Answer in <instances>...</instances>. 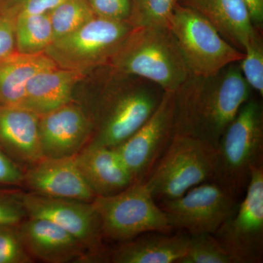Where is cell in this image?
<instances>
[{"mask_svg":"<svg viewBox=\"0 0 263 263\" xmlns=\"http://www.w3.org/2000/svg\"><path fill=\"white\" fill-rule=\"evenodd\" d=\"M252 89L239 62L216 75L189 76L175 91V133L200 138L216 148L223 133L251 98Z\"/></svg>","mask_w":263,"mask_h":263,"instance_id":"obj_1","label":"cell"},{"mask_svg":"<svg viewBox=\"0 0 263 263\" xmlns=\"http://www.w3.org/2000/svg\"><path fill=\"white\" fill-rule=\"evenodd\" d=\"M103 90L90 143L114 148L127 140L149 119L163 98L158 85L105 66Z\"/></svg>","mask_w":263,"mask_h":263,"instance_id":"obj_2","label":"cell"},{"mask_svg":"<svg viewBox=\"0 0 263 263\" xmlns=\"http://www.w3.org/2000/svg\"><path fill=\"white\" fill-rule=\"evenodd\" d=\"M108 65L152 81L164 91H176L190 76L169 27L133 28Z\"/></svg>","mask_w":263,"mask_h":263,"instance_id":"obj_3","label":"cell"},{"mask_svg":"<svg viewBox=\"0 0 263 263\" xmlns=\"http://www.w3.org/2000/svg\"><path fill=\"white\" fill-rule=\"evenodd\" d=\"M262 164V104L250 98L219 139L213 181L237 201L247 190L252 167Z\"/></svg>","mask_w":263,"mask_h":263,"instance_id":"obj_4","label":"cell"},{"mask_svg":"<svg viewBox=\"0 0 263 263\" xmlns=\"http://www.w3.org/2000/svg\"><path fill=\"white\" fill-rule=\"evenodd\" d=\"M216 148L200 138L175 135L167 149L144 180L155 199L172 200L213 180Z\"/></svg>","mask_w":263,"mask_h":263,"instance_id":"obj_5","label":"cell"},{"mask_svg":"<svg viewBox=\"0 0 263 263\" xmlns=\"http://www.w3.org/2000/svg\"><path fill=\"white\" fill-rule=\"evenodd\" d=\"M91 204L100 218L103 238L127 241L143 233H170L173 229L144 180L115 195L95 197Z\"/></svg>","mask_w":263,"mask_h":263,"instance_id":"obj_6","label":"cell"},{"mask_svg":"<svg viewBox=\"0 0 263 263\" xmlns=\"http://www.w3.org/2000/svg\"><path fill=\"white\" fill-rule=\"evenodd\" d=\"M133 28L128 22L95 16L74 32L53 41L43 53L57 67L83 73L108 65Z\"/></svg>","mask_w":263,"mask_h":263,"instance_id":"obj_7","label":"cell"},{"mask_svg":"<svg viewBox=\"0 0 263 263\" xmlns=\"http://www.w3.org/2000/svg\"><path fill=\"white\" fill-rule=\"evenodd\" d=\"M169 28L190 75H216L245 57V52L227 42L206 19L179 3L175 8Z\"/></svg>","mask_w":263,"mask_h":263,"instance_id":"obj_8","label":"cell"},{"mask_svg":"<svg viewBox=\"0 0 263 263\" xmlns=\"http://www.w3.org/2000/svg\"><path fill=\"white\" fill-rule=\"evenodd\" d=\"M214 235L232 263L263 262V164L252 167L243 200Z\"/></svg>","mask_w":263,"mask_h":263,"instance_id":"obj_9","label":"cell"},{"mask_svg":"<svg viewBox=\"0 0 263 263\" xmlns=\"http://www.w3.org/2000/svg\"><path fill=\"white\" fill-rule=\"evenodd\" d=\"M170 226L190 235L214 234L236 211L237 201L215 182H204L172 200H162L160 206Z\"/></svg>","mask_w":263,"mask_h":263,"instance_id":"obj_10","label":"cell"},{"mask_svg":"<svg viewBox=\"0 0 263 263\" xmlns=\"http://www.w3.org/2000/svg\"><path fill=\"white\" fill-rule=\"evenodd\" d=\"M175 91H164L149 119L121 144L114 147L133 182L146 179L167 149L175 135Z\"/></svg>","mask_w":263,"mask_h":263,"instance_id":"obj_11","label":"cell"},{"mask_svg":"<svg viewBox=\"0 0 263 263\" xmlns=\"http://www.w3.org/2000/svg\"><path fill=\"white\" fill-rule=\"evenodd\" d=\"M21 202L29 217L46 219L68 232L95 259H103L101 223L92 204L32 193H22Z\"/></svg>","mask_w":263,"mask_h":263,"instance_id":"obj_12","label":"cell"},{"mask_svg":"<svg viewBox=\"0 0 263 263\" xmlns=\"http://www.w3.org/2000/svg\"><path fill=\"white\" fill-rule=\"evenodd\" d=\"M94 130L93 119L81 107L72 103L39 116L43 157H74L91 140Z\"/></svg>","mask_w":263,"mask_h":263,"instance_id":"obj_13","label":"cell"},{"mask_svg":"<svg viewBox=\"0 0 263 263\" xmlns=\"http://www.w3.org/2000/svg\"><path fill=\"white\" fill-rule=\"evenodd\" d=\"M24 184L32 193L45 196L89 202L96 197L81 174L75 156L43 157L24 171Z\"/></svg>","mask_w":263,"mask_h":263,"instance_id":"obj_14","label":"cell"},{"mask_svg":"<svg viewBox=\"0 0 263 263\" xmlns=\"http://www.w3.org/2000/svg\"><path fill=\"white\" fill-rule=\"evenodd\" d=\"M17 228L24 248L33 259L66 263L89 257L75 237L51 221L29 217Z\"/></svg>","mask_w":263,"mask_h":263,"instance_id":"obj_15","label":"cell"},{"mask_svg":"<svg viewBox=\"0 0 263 263\" xmlns=\"http://www.w3.org/2000/svg\"><path fill=\"white\" fill-rule=\"evenodd\" d=\"M0 147L16 163L28 167L43 159L39 115L19 107L0 105Z\"/></svg>","mask_w":263,"mask_h":263,"instance_id":"obj_16","label":"cell"},{"mask_svg":"<svg viewBox=\"0 0 263 263\" xmlns=\"http://www.w3.org/2000/svg\"><path fill=\"white\" fill-rule=\"evenodd\" d=\"M75 158L96 197L115 195L133 183L130 173L114 148L89 143Z\"/></svg>","mask_w":263,"mask_h":263,"instance_id":"obj_17","label":"cell"},{"mask_svg":"<svg viewBox=\"0 0 263 263\" xmlns=\"http://www.w3.org/2000/svg\"><path fill=\"white\" fill-rule=\"evenodd\" d=\"M180 5L206 19L227 42L245 52L257 29L242 0H179Z\"/></svg>","mask_w":263,"mask_h":263,"instance_id":"obj_18","label":"cell"},{"mask_svg":"<svg viewBox=\"0 0 263 263\" xmlns=\"http://www.w3.org/2000/svg\"><path fill=\"white\" fill-rule=\"evenodd\" d=\"M82 76V72L59 67L38 72L27 83L21 108L41 116L71 103Z\"/></svg>","mask_w":263,"mask_h":263,"instance_id":"obj_19","label":"cell"},{"mask_svg":"<svg viewBox=\"0 0 263 263\" xmlns=\"http://www.w3.org/2000/svg\"><path fill=\"white\" fill-rule=\"evenodd\" d=\"M109 254L114 263H178L186 253L189 237L149 232L124 241Z\"/></svg>","mask_w":263,"mask_h":263,"instance_id":"obj_20","label":"cell"},{"mask_svg":"<svg viewBox=\"0 0 263 263\" xmlns=\"http://www.w3.org/2000/svg\"><path fill=\"white\" fill-rule=\"evenodd\" d=\"M57 67L44 53L29 55L15 51L0 62V105L19 107L26 86L38 72Z\"/></svg>","mask_w":263,"mask_h":263,"instance_id":"obj_21","label":"cell"},{"mask_svg":"<svg viewBox=\"0 0 263 263\" xmlns=\"http://www.w3.org/2000/svg\"><path fill=\"white\" fill-rule=\"evenodd\" d=\"M15 51L23 54L44 53L53 42L48 13L18 15L15 19Z\"/></svg>","mask_w":263,"mask_h":263,"instance_id":"obj_22","label":"cell"},{"mask_svg":"<svg viewBox=\"0 0 263 263\" xmlns=\"http://www.w3.org/2000/svg\"><path fill=\"white\" fill-rule=\"evenodd\" d=\"M53 41L80 28L95 15L86 0H65L48 13Z\"/></svg>","mask_w":263,"mask_h":263,"instance_id":"obj_23","label":"cell"},{"mask_svg":"<svg viewBox=\"0 0 263 263\" xmlns=\"http://www.w3.org/2000/svg\"><path fill=\"white\" fill-rule=\"evenodd\" d=\"M179 0H132L129 24L134 28L146 27H169Z\"/></svg>","mask_w":263,"mask_h":263,"instance_id":"obj_24","label":"cell"},{"mask_svg":"<svg viewBox=\"0 0 263 263\" xmlns=\"http://www.w3.org/2000/svg\"><path fill=\"white\" fill-rule=\"evenodd\" d=\"M178 263H232V261L215 235L198 233L189 237L186 253Z\"/></svg>","mask_w":263,"mask_h":263,"instance_id":"obj_25","label":"cell"},{"mask_svg":"<svg viewBox=\"0 0 263 263\" xmlns=\"http://www.w3.org/2000/svg\"><path fill=\"white\" fill-rule=\"evenodd\" d=\"M240 70L252 90L263 96V41L262 29H257L245 48L239 62Z\"/></svg>","mask_w":263,"mask_h":263,"instance_id":"obj_26","label":"cell"},{"mask_svg":"<svg viewBox=\"0 0 263 263\" xmlns=\"http://www.w3.org/2000/svg\"><path fill=\"white\" fill-rule=\"evenodd\" d=\"M32 260L24 248L17 226L0 227V263H30Z\"/></svg>","mask_w":263,"mask_h":263,"instance_id":"obj_27","label":"cell"},{"mask_svg":"<svg viewBox=\"0 0 263 263\" xmlns=\"http://www.w3.org/2000/svg\"><path fill=\"white\" fill-rule=\"evenodd\" d=\"M95 16L116 22H128L132 0H86Z\"/></svg>","mask_w":263,"mask_h":263,"instance_id":"obj_28","label":"cell"},{"mask_svg":"<svg viewBox=\"0 0 263 263\" xmlns=\"http://www.w3.org/2000/svg\"><path fill=\"white\" fill-rule=\"evenodd\" d=\"M65 0H0V10L13 16L24 14H45Z\"/></svg>","mask_w":263,"mask_h":263,"instance_id":"obj_29","label":"cell"},{"mask_svg":"<svg viewBox=\"0 0 263 263\" xmlns=\"http://www.w3.org/2000/svg\"><path fill=\"white\" fill-rule=\"evenodd\" d=\"M20 195L0 190V227L18 226L27 216Z\"/></svg>","mask_w":263,"mask_h":263,"instance_id":"obj_30","label":"cell"},{"mask_svg":"<svg viewBox=\"0 0 263 263\" xmlns=\"http://www.w3.org/2000/svg\"><path fill=\"white\" fill-rule=\"evenodd\" d=\"M15 17L0 10V62L15 51Z\"/></svg>","mask_w":263,"mask_h":263,"instance_id":"obj_31","label":"cell"},{"mask_svg":"<svg viewBox=\"0 0 263 263\" xmlns=\"http://www.w3.org/2000/svg\"><path fill=\"white\" fill-rule=\"evenodd\" d=\"M24 184V171L0 147V185Z\"/></svg>","mask_w":263,"mask_h":263,"instance_id":"obj_32","label":"cell"},{"mask_svg":"<svg viewBox=\"0 0 263 263\" xmlns=\"http://www.w3.org/2000/svg\"><path fill=\"white\" fill-rule=\"evenodd\" d=\"M248 8L252 23L256 28L262 29L263 24V0H242Z\"/></svg>","mask_w":263,"mask_h":263,"instance_id":"obj_33","label":"cell"}]
</instances>
